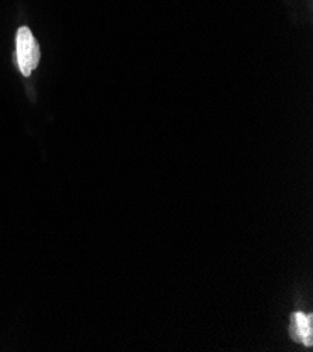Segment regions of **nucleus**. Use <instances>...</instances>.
I'll return each mask as SVG.
<instances>
[{
    "label": "nucleus",
    "mask_w": 313,
    "mask_h": 352,
    "mask_svg": "<svg viewBox=\"0 0 313 352\" xmlns=\"http://www.w3.org/2000/svg\"><path fill=\"white\" fill-rule=\"evenodd\" d=\"M291 337L295 341L312 346L313 344V318L310 314L295 313L291 318Z\"/></svg>",
    "instance_id": "2"
},
{
    "label": "nucleus",
    "mask_w": 313,
    "mask_h": 352,
    "mask_svg": "<svg viewBox=\"0 0 313 352\" xmlns=\"http://www.w3.org/2000/svg\"><path fill=\"white\" fill-rule=\"evenodd\" d=\"M40 47L28 27H20L16 38V58L21 74L30 76L40 62Z\"/></svg>",
    "instance_id": "1"
}]
</instances>
